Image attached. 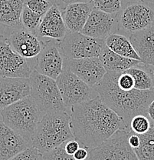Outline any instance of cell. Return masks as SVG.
<instances>
[{"mask_svg": "<svg viewBox=\"0 0 154 160\" xmlns=\"http://www.w3.org/2000/svg\"><path fill=\"white\" fill-rule=\"evenodd\" d=\"M10 160H42V154L36 148L29 147Z\"/></svg>", "mask_w": 154, "mask_h": 160, "instance_id": "30", "label": "cell"}, {"mask_svg": "<svg viewBox=\"0 0 154 160\" xmlns=\"http://www.w3.org/2000/svg\"><path fill=\"white\" fill-rule=\"evenodd\" d=\"M118 29L117 13L108 14L94 8L81 32L94 39H106Z\"/></svg>", "mask_w": 154, "mask_h": 160, "instance_id": "13", "label": "cell"}, {"mask_svg": "<svg viewBox=\"0 0 154 160\" xmlns=\"http://www.w3.org/2000/svg\"><path fill=\"white\" fill-rule=\"evenodd\" d=\"M7 39L12 48L27 59L37 57L44 46L35 33L24 29L22 26L14 29Z\"/></svg>", "mask_w": 154, "mask_h": 160, "instance_id": "14", "label": "cell"}, {"mask_svg": "<svg viewBox=\"0 0 154 160\" xmlns=\"http://www.w3.org/2000/svg\"><path fill=\"white\" fill-rule=\"evenodd\" d=\"M147 113H148V116L150 118V119L153 121L154 123V99L150 104L148 107V110H147Z\"/></svg>", "mask_w": 154, "mask_h": 160, "instance_id": "36", "label": "cell"}, {"mask_svg": "<svg viewBox=\"0 0 154 160\" xmlns=\"http://www.w3.org/2000/svg\"><path fill=\"white\" fill-rule=\"evenodd\" d=\"M21 1H22L23 2H27V1H29V0H21Z\"/></svg>", "mask_w": 154, "mask_h": 160, "instance_id": "39", "label": "cell"}, {"mask_svg": "<svg viewBox=\"0 0 154 160\" xmlns=\"http://www.w3.org/2000/svg\"><path fill=\"white\" fill-rule=\"evenodd\" d=\"M74 139L70 126V115L66 111L56 112L43 115L31 146L43 154Z\"/></svg>", "mask_w": 154, "mask_h": 160, "instance_id": "3", "label": "cell"}, {"mask_svg": "<svg viewBox=\"0 0 154 160\" xmlns=\"http://www.w3.org/2000/svg\"><path fill=\"white\" fill-rule=\"evenodd\" d=\"M94 9L92 2L67 5L62 10V16L68 31L81 32Z\"/></svg>", "mask_w": 154, "mask_h": 160, "instance_id": "19", "label": "cell"}, {"mask_svg": "<svg viewBox=\"0 0 154 160\" xmlns=\"http://www.w3.org/2000/svg\"><path fill=\"white\" fill-rule=\"evenodd\" d=\"M128 129H120L90 151L89 160H140L128 142Z\"/></svg>", "mask_w": 154, "mask_h": 160, "instance_id": "8", "label": "cell"}, {"mask_svg": "<svg viewBox=\"0 0 154 160\" xmlns=\"http://www.w3.org/2000/svg\"><path fill=\"white\" fill-rule=\"evenodd\" d=\"M64 57L58 46L57 40L44 42L42 49L36 57L34 70L43 76L57 79L64 67Z\"/></svg>", "mask_w": 154, "mask_h": 160, "instance_id": "11", "label": "cell"}, {"mask_svg": "<svg viewBox=\"0 0 154 160\" xmlns=\"http://www.w3.org/2000/svg\"><path fill=\"white\" fill-rule=\"evenodd\" d=\"M24 4L21 0H0V25L12 29L21 27Z\"/></svg>", "mask_w": 154, "mask_h": 160, "instance_id": "21", "label": "cell"}, {"mask_svg": "<svg viewBox=\"0 0 154 160\" xmlns=\"http://www.w3.org/2000/svg\"><path fill=\"white\" fill-rule=\"evenodd\" d=\"M140 144L134 149L140 160H154V123L147 132L138 135Z\"/></svg>", "mask_w": 154, "mask_h": 160, "instance_id": "24", "label": "cell"}, {"mask_svg": "<svg viewBox=\"0 0 154 160\" xmlns=\"http://www.w3.org/2000/svg\"><path fill=\"white\" fill-rule=\"evenodd\" d=\"M103 66L106 71L110 72L121 73L134 66L140 64L141 62L138 60L124 57L111 51L107 46H104L99 56Z\"/></svg>", "mask_w": 154, "mask_h": 160, "instance_id": "20", "label": "cell"}, {"mask_svg": "<svg viewBox=\"0 0 154 160\" xmlns=\"http://www.w3.org/2000/svg\"><path fill=\"white\" fill-rule=\"evenodd\" d=\"M94 9L107 12L115 14L121 9V0H91Z\"/></svg>", "mask_w": 154, "mask_h": 160, "instance_id": "27", "label": "cell"}, {"mask_svg": "<svg viewBox=\"0 0 154 160\" xmlns=\"http://www.w3.org/2000/svg\"><path fill=\"white\" fill-rule=\"evenodd\" d=\"M119 29L130 33L147 29L154 23V8L144 0H133L126 3L117 13Z\"/></svg>", "mask_w": 154, "mask_h": 160, "instance_id": "7", "label": "cell"}, {"mask_svg": "<svg viewBox=\"0 0 154 160\" xmlns=\"http://www.w3.org/2000/svg\"><path fill=\"white\" fill-rule=\"evenodd\" d=\"M56 82L66 108L81 104L92 98L94 91L93 87L65 68H63Z\"/></svg>", "mask_w": 154, "mask_h": 160, "instance_id": "9", "label": "cell"}, {"mask_svg": "<svg viewBox=\"0 0 154 160\" xmlns=\"http://www.w3.org/2000/svg\"><path fill=\"white\" fill-rule=\"evenodd\" d=\"M63 68L70 70L91 87L97 85L107 73L99 57L79 59H64Z\"/></svg>", "mask_w": 154, "mask_h": 160, "instance_id": "12", "label": "cell"}, {"mask_svg": "<svg viewBox=\"0 0 154 160\" xmlns=\"http://www.w3.org/2000/svg\"><path fill=\"white\" fill-rule=\"evenodd\" d=\"M153 89H154V88H153Z\"/></svg>", "mask_w": 154, "mask_h": 160, "instance_id": "41", "label": "cell"}, {"mask_svg": "<svg viewBox=\"0 0 154 160\" xmlns=\"http://www.w3.org/2000/svg\"><path fill=\"white\" fill-rule=\"evenodd\" d=\"M140 64L134 66L125 71L133 77L134 80V89L139 90L153 89L154 82L152 73H150V69L147 68L140 67Z\"/></svg>", "mask_w": 154, "mask_h": 160, "instance_id": "23", "label": "cell"}, {"mask_svg": "<svg viewBox=\"0 0 154 160\" xmlns=\"http://www.w3.org/2000/svg\"><path fill=\"white\" fill-rule=\"evenodd\" d=\"M0 115L5 124L31 144L41 119L40 109L31 96L4 108L0 111Z\"/></svg>", "mask_w": 154, "mask_h": 160, "instance_id": "4", "label": "cell"}, {"mask_svg": "<svg viewBox=\"0 0 154 160\" xmlns=\"http://www.w3.org/2000/svg\"><path fill=\"white\" fill-rule=\"evenodd\" d=\"M42 160H76L64 149V142L58 147L42 154ZM87 160H89L87 159Z\"/></svg>", "mask_w": 154, "mask_h": 160, "instance_id": "28", "label": "cell"}, {"mask_svg": "<svg viewBox=\"0 0 154 160\" xmlns=\"http://www.w3.org/2000/svg\"><path fill=\"white\" fill-rule=\"evenodd\" d=\"M25 5L29 7L31 11L41 16H44L53 6L51 2L46 0H29L25 2Z\"/></svg>", "mask_w": 154, "mask_h": 160, "instance_id": "29", "label": "cell"}, {"mask_svg": "<svg viewBox=\"0 0 154 160\" xmlns=\"http://www.w3.org/2000/svg\"><path fill=\"white\" fill-rule=\"evenodd\" d=\"M73 156L76 160H87L90 156V151L84 147H80Z\"/></svg>", "mask_w": 154, "mask_h": 160, "instance_id": "34", "label": "cell"}, {"mask_svg": "<svg viewBox=\"0 0 154 160\" xmlns=\"http://www.w3.org/2000/svg\"><path fill=\"white\" fill-rule=\"evenodd\" d=\"M30 94V81L28 78L0 77V111Z\"/></svg>", "mask_w": 154, "mask_h": 160, "instance_id": "15", "label": "cell"}, {"mask_svg": "<svg viewBox=\"0 0 154 160\" xmlns=\"http://www.w3.org/2000/svg\"><path fill=\"white\" fill-rule=\"evenodd\" d=\"M46 1L49 2H51L52 5H55V6H57L58 7L60 8V9L62 10V11L64 9V8H65L66 6L64 0H46Z\"/></svg>", "mask_w": 154, "mask_h": 160, "instance_id": "35", "label": "cell"}, {"mask_svg": "<svg viewBox=\"0 0 154 160\" xmlns=\"http://www.w3.org/2000/svg\"><path fill=\"white\" fill-rule=\"evenodd\" d=\"M33 71L29 60L12 48L7 37L0 35V77L29 79Z\"/></svg>", "mask_w": 154, "mask_h": 160, "instance_id": "10", "label": "cell"}, {"mask_svg": "<svg viewBox=\"0 0 154 160\" xmlns=\"http://www.w3.org/2000/svg\"><path fill=\"white\" fill-rule=\"evenodd\" d=\"M128 142L130 147L133 148V150L137 149L140 146V139L139 136L137 134H136V133H134L133 132H132L131 130L129 132Z\"/></svg>", "mask_w": 154, "mask_h": 160, "instance_id": "33", "label": "cell"}, {"mask_svg": "<svg viewBox=\"0 0 154 160\" xmlns=\"http://www.w3.org/2000/svg\"><path fill=\"white\" fill-rule=\"evenodd\" d=\"M67 32L62 10L55 5H53L43 16L39 27L35 32L38 37H47L54 40L62 39Z\"/></svg>", "mask_w": 154, "mask_h": 160, "instance_id": "16", "label": "cell"}, {"mask_svg": "<svg viewBox=\"0 0 154 160\" xmlns=\"http://www.w3.org/2000/svg\"><path fill=\"white\" fill-rule=\"evenodd\" d=\"M105 43L106 46L114 52L124 57L141 62L140 56L134 49L130 39L124 35L113 33L106 39Z\"/></svg>", "mask_w": 154, "mask_h": 160, "instance_id": "22", "label": "cell"}, {"mask_svg": "<svg viewBox=\"0 0 154 160\" xmlns=\"http://www.w3.org/2000/svg\"><path fill=\"white\" fill-rule=\"evenodd\" d=\"M152 76H153V82H154V69H153V72H152Z\"/></svg>", "mask_w": 154, "mask_h": 160, "instance_id": "38", "label": "cell"}, {"mask_svg": "<svg viewBox=\"0 0 154 160\" xmlns=\"http://www.w3.org/2000/svg\"><path fill=\"white\" fill-rule=\"evenodd\" d=\"M117 85L120 89L129 91L134 89V80L130 74L124 72L119 74L117 78Z\"/></svg>", "mask_w": 154, "mask_h": 160, "instance_id": "31", "label": "cell"}, {"mask_svg": "<svg viewBox=\"0 0 154 160\" xmlns=\"http://www.w3.org/2000/svg\"><path fill=\"white\" fill-rule=\"evenodd\" d=\"M0 30H1V25H0ZM0 35H2V33H1V31H0Z\"/></svg>", "mask_w": 154, "mask_h": 160, "instance_id": "40", "label": "cell"}, {"mask_svg": "<svg viewBox=\"0 0 154 160\" xmlns=\"http://www.w3.org/2000/svg\"><path fill=\"white\" fill-rule=\"evenodd\" d=\"M70 110V126L74 139L89 151L118 130H130L123 119L106 106L98 95Z\"/></svg>", "mask_w": 154, "mask_h": 160, "instance_id": "1", "label": "cell"}, {"mask_svg": "<svg viewBox=\"0 0 154 160\" xmlns=\"http://www.w3.org/2000/svg\"><path fill=\"white\" fill-rule=\"evenodd\" d=\"M106 39H97L78 32L68 31L61 40H57L58 46L64 59H79L99 57Z\"/></svg>", "mask_w": 154, "mask_h": 160, "instance_id": "6", "label": "cell"}, {"mask_svg": "<svg viewBox=\"0 0 154 160\" xmlns=\"http://www.w3.org/2000/svg\"><path fill=\"white\" fill-rule=\"evenodd\" d=\"M30 96L43 115L66 111L60 90L55 79L33 71L29 77Z\"/></svg>", "mask_w": 154, "mask_h": 160, "instance_id": "5", "label": "cell"}, {"mask_svg": "<svg viewBox=\"0 0 154 160\" xmlns=\"http://www.w3.org/2000/svg\"><path fill=\"white\" fill-rule=\"evenodd\" d=\"M151 122L148 116L145 115H137L132 119L130 124V129L137 135L144 134L150 129Z\"/></svg>", "mask_w": 154, "mask_h": 160, "instance_id": "26", "label": "cell"}, {"mask_svg": "<svg viewBox=\"0 0 154 160\" xmlns=\"http://www.w3.org/2000/svg\"><path fill=\"white\" fill-rule=\"evenodd\" d=\"M80 148V143L76 139H70L64 142V149L68 154L73 156Z\"/></svg>", "mask_w": 154, "mask_h": 160, "instance_id": "32", "label": "cell"}, {"mask_svg": "<svg viewBox=\"0 0 154 160\" xmlns=\"http://www.w3.org/2000/svg\"><path fill=\"white\" fill-rule=\"evenodd\" d=\"M119 74L107 72L93 89L106 106L123 119L130 129V122L134 116L137 115L148 116L147 110L154 99V89H133L126 91L120 89L117 85Z\"/></svg>", "mask_w": 154, "mask_h": 160, "instance_id": "2", "label": "cell"}, {"mask_svg": "<svg viewBox=\"0 0 154 160\" xmlns=\"http://www.w3.org/2000/svg\"><path fill=\"white\" fill-rule=\"evenodd\" d=\"M42 17L43 16L31 11L29 7H27L24 4V7H23L21 15V26L24 29L35 32L37 28L39 27Z\"/></svg>", "mask_w": 154, "mask_h": 160, "instance_id": "25", "label": "cell"}, {"mask_svg": "<svg viewBox=\"0 0 154 160\" xmlns=\"http://www.w3.org/2000/svg\"><path fill=\"white\" fill-rule=\"evenodd\" d=\"M91 0H64L65 5H70L73 3H80V2H90Z\"/></svg>", "mask_w": 154, "mask_h": 160, "instance_id": "37", "label": "cell"}, {"mask_svg": "<svg viewBox=\"0 0 154 160\" xmlns=\"http://www.w3.org/2000/svg\"><path fill=\"white\" fill-rule=\"evenodd\" d=\"M129 39L141 62L154 66V23L147 29L130 33Z\"/></svg>", "mask_w": 154, "mask_h": 160, "instance_id": "18", "label": "cell"}, {"mask_svg": "<svg viewBox=\"0 0 154 160\" xmlns=\"http://www.w3.org/2000/svg\"><path fill=\"white\" fill-rule=\"evenodd\" d=\"M29 147V141L0 121V160H10Z\"/></svg>", "mask_w": 154, "mask_h": 160, "instance_id": "17", "label": "cell"}]
</instances>
